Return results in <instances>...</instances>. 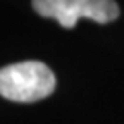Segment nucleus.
Here are the masks:
<instances>
[{
    "label": "nucleus",
    "instance_id": "nucleus-1",
    "mask_svg": "<svg viewBox=\"0 0 124 124\" xmlns=\"http://www.w3.org/2000/svg\"><path fill=\"white\" fill-rule=\"evenodd\" d=\"M55 90V74L40 60L16 62L0 69V95L7 100L31 103L50 97Z\"/></svg>",
    "mask_w": 124,
    "mask_h": 124
},
{
    "label": "nucleus",
    "instance_id": "nucleus-2",
    "mask_svg": "<svg viewBox=\"0 0 124 124\" xmlns=\"http://www.w3.org/2000/svg\"><path fill=\"white\" fill-rule=\"evenodd\" d=\"M36 14L55 19L62 28H74L81 17L107 24L119 17V5L114 0H33Z\"/></svg>",
    "mask_w": 124,
    "mask_h": 124
}]
</instances>
